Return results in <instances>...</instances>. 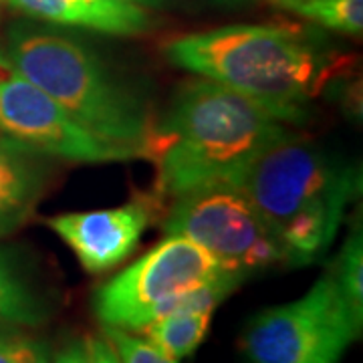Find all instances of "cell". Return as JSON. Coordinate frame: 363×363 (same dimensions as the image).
<instances>
[{
  "instance_id": "cell-3",
  "label": "cell",
  "mask_w": 363,
  "mask_h": 363,
  "mask_svg": "<svg viewBox=\"0 0 363 363\" xmlns=\"http://www.w3.org/2000/svg\"><path fill=\"white\" fill-rule=\"evenodd\" d=\"M283 245L289 267L319 260L362 190L359 168L297 133L267 145L228 184Z\"/></svg>"
},
{
  "instance_id": "cell-15",
  "label": "cell",
  "mask_w": 363,
  "mask_h": 363,
  "mask_svg": "<svg viewBox=\"0 0 363 363\" xmlns=\"http://www.w3.org/2000/svg\"><path fill=\"white\" fill-rule=\"evenodd\" d=\"M353 317L363 323V230L353 226L337 257L335 272H331Z\"/></svg>"
},
{
  "instance_id": "cell-18",
  "label": "cell",
  "mask_w": 363,
  "mask_h": 363,
  "mask_svg": "<svg viewBox=\"0 0 363 363\" xmlns=\"http://www.w3.org/2000/svg\"><path fill=\"white\" fill-rule=\"evenodd\" d=\"M85 347H87L89 363H121L116 350L105 337H97V335L85 337Z\"/></svg>"
},
{
  "instance_id": "cell-21",
  "label": "cell",
  "mask_w": 363,
  "mask_h": 363,
  "mask_svg": "<svg viewBox=\"0 0 363 363\" xmlns=\"http://www.w3.org/2000/svg\"><path fill=\"white\" fill-rule=\"evenodd\" d=\"M123 2L135 4V6L145 9V11H150V9H162V6H166V4H168V0H123Z\"/></svg>"
},
{
  "instance_id": "cell-10",
  "label": "cell",
  "mask_w": 363,
  "mask_h": 363,
  "mask_svg": "<svg viewBox=\"0 0 363 363\" xmlns=\"http://www.w3.org/2000/svg\"><path fill=\"white\" fill-rule=\"evenodd\" d=\"M28 18L111 37H138L152 28L145 9L123 0H6Z\"/></svg>"
},
{
  "instance_id": "cell-13",
  "label": "cell",
  "mask_w": 363,
  "mask_h": 363,
  "mask_svg": "<svg viewBox=\"0 0 363 363\" xmlns=\"http://www.w3.org/2000/svg\"><path fill=\"white\" fill-rule=\"evenodd\" d=\"M49 319V307L13 259L0 250V321L13 327H39Z\"/></svg>"
},
{
  "instance_id": "cell-4",
  "label": "cell",
  "mask_w": 363,
  "mask_h": 363,
  "mask_svg": "<svg viewBox=\"0 0 363 363\" xmlns=\"http://www.w3.org/2000/svg\"><path fill=\"white\" fill-rule=\"evenodd\" d=\"M4 51L81 128L104 142L143 154L154 123L147 105L85 43L51 28L14 25Z\"/></svg>"
},
{
  "instance_id": "cell-20",
  "label": "cell",
  "mask_w": 363,
  "mask_h": 363,
  "mask_svg": "<svg viewBox=\"0 0 363 363\" xmlns=\"http://www.w3.org/2000/svg\"><path fill=\"white\" fill-rule=\"evenodd\" d=\"M196 2H202L208 6H220V9H245L259 0H196Z\"/></svg>"
},
{
  "instance_id": "cell-12",
  "label": "cell",
  "mask_w": 363,
  "mask_h": 363,
  "mask_svg": "<svg viewBox=\"0 0 363 363\" xmlns=\"http://www.w3.org/2000/svg\"><path fill=\"white\" fill-rule=\"evenodd\" d=\"M210 323L212 313H176L143 325L138 333L156 350L180 362L202 345L210 331Z\"/></svg>"
},
{
  "instance_id": "cell-2",
  "label": "cell",
  "mask_w": 363,
  "mask_h": 363,
  "mask_svg": "<svg viewBox=\"0 0 363 363\" xmlns=\"http://www.w3.org/2000/svg\"><path fill=\"white\" fill-rule=\"evenodd\" d=\"M162 52L174 67L242 93L283 123H307V105L335 71L331 52L291 26H218L166 40Z\"/></svg>"
},
{
  "instance_id": "cell-5",
  "label": "cell",
  "mask_w": 363,
  "mask_h": 363,
  "mask_svg": "<svg viewBox=\"0 0 363 363\" xmlns=\"http://www.w3.org/2000/svg\"><path fill=\"white\" fill-rule=\"evenodd\" d=\"M362 325L325 272L297 301L257 313L240 347L248 363H339Z\"/></svg>"
},
{
  "instance_id": "cell-1",
  "label": "cell",
  "mask_w": 363,
  "mask_h": 363,
  "mask_svg": "<svg viewBox=\"0 0 363 363\" xmlns=\"http://www.w3.org/2000/svg\"><path fill=\"white\" fill-rule=\"evenodd\" d=\"M291 133L242 93L196 77L176 89L164 117L152 123L142 157L156 166V196L176 198L230 184L267 145Z\"/></svg>"
},
{
  "instance_id": "cell-11",
  "label": "cell",
  "mask_w": 363,
  "mask_h": 363,
  "mask_svg": "<svg viewBox=\"0 0 363 363\" xmlns=\"http://www.w3.org/2000/svg\"><path fill=\"white\" fill-rule=\"evenodd\" d=\"M49 157L0 138V236L21 230L47 192Z\"/></svg>"
},
{
  "instance_id": "cell-6",
  "label": "cell",
  "mask_w": 363,
  "mask_h": 363,
  "mask_svg": "<svg viewBox=\"0 0 363 363\" xmlns=\"http://www.w3.org/2000/svg\"><path fill=\"white\" fill-rule=\"evenodd\" d=\"M166 234L196 242L226 269L255 272L286 264L283 245L255 206L233 186L216 184L172 198Z\"/></svg>"
},
{
  "instance_id": "cell-19",
  "label": "cell",
  "mask_w": 363,
  "mask_h": 363,
  "mask_svg": "<svg viewBox=\"0 0 363 363\" xmlns=\"http://www.w3.org/2000/svg\"><path fill=\"white\" fill-rule=\"evenodd\" d=\"M51 363H89L87 347H85V339L83 341H73L69 343L65 350H61Z\"/></svg>"
},
{
  "instance_id": "cell-8",
  "label": "cell",
  "mask_w": 363,
  "mask_h": 363,
  "mask_svg": "<svg viewBox=\"0 0 363 363\" xmlns=\"http://www.w3.org/2000/svg\"><path fill=\"white\" fill-rule=\"evenodd\" d=\"M0 138L47 157L107 164L142 157L133 147L95 138L14 67L0 47Z\"/></svg>"
},
{
  "instance_id": "cell-17",
  "label": "cell",
  "mask_w": 363,
  "mask_h": 363,
  "mask_svg": "<svg viewBox=\"0 0 363 363\" xmlns=\"http://www.w3.org/2000/svg\"><path fill=\"white\" fill-rule=\"evenodd\" d=\"M101 331H104V337L109 341V345L116 350L121 363H180L156 350L150 341L133 335L131 331L107 327V325H104Z\"/></svg>"
},
{
  "instance_id": "cell-14",
  "label": "cell",
  "mask_w": 363,
  "mask_h": 363,
  "mask_svg": "<svg viewBox=\"0 0 363 363\" xmlns=\"http://www.w3.org/2000/svg\"><path fill=\"white\" fill-rule=\"evenodd\" d=\"M269 4L309 23L359 37L363 30V0H267Z\"/></svg>"
},
{
  "instance_id": "cell-7",
  "label": "cell",
  "mask_w": 363,
  "mask_h": 363,
  "mask_svg": "<svg viewBox=\"0 0 363 363\" xmlns=\"http://www.w3.org/2000/svg\"><path fill=\"white\" fill-rule=\"evenodd\" d=\"M224 271L233 269L192 240L168 234L142 259L95 289L93 311L101 325L138 333L152 321L160 305Z\"/></svg>"
},
{
  "instance_id": "cell-16",
  "label": "cell",
  "mask_w": 363,
  "mask_h": 363,
  "mask_svg": "<svg viewBox=\"0 0 363 363\" xmlns=\"http://www.w3.org/2000/svg\"><path fill=\"white\" fill-rule=\"evenodd\" d=\"M51 345L45 339L21 333L14 327L0 331V363H51Z\"/></svg>"
},
{
  "instance_id": "cell-9",
  "label": "cell",
  "mask_w": 363,
  "mask_h": 363,
  "mask_svg": "<svg viewBox=\"0 0 363 363\" xmlns=\"http://www.w3.org/2000/svg\"><path fill=\"white\" fill-rule=\"evenodd\" d=\"M160 200V196H140L116 208L57 214L45 224L75 252L85 271L99 274L130 259L156 220Z\"/></svg>"
},
{
  "instance_id": "cell-22",
  "label": "cell",
  "mask_w": 363,
  "mask_h": 363,
  "mask_svg": "<svg viewBox=\"0 0 363 363\" xmlns=\"http://www.w3.org/2000/svg\"><path fill=\"white\" fill-rule=\"evenodd\" d=\"M9 327H13V325H6V323H2V321H0V331H4V329H9Z\"/></svg>"
},
{
  "instance_id": "cell-23",
  "label": "cell",
  "mask_w": 363,
  "mask_h": 363,
  "mask_svg": "<svg viewBox=\"0 0 363 363\" xmlns=\"http://www.w3.org/2000/svg\"><path fill=\"white\" fill-rule=\"evenodd\" d=\"M0 2H2V0H0Z\"/></svg>"
}]
</instances>
